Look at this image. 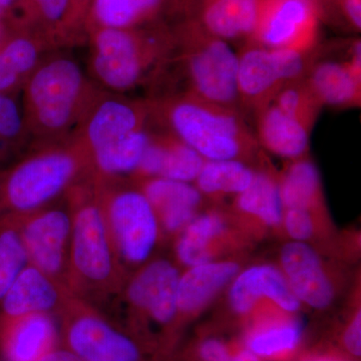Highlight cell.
Instances as JSON below:
<instances>
[{
  "label": "cell",
  "instance_id": "6da1fadb",
  "mask_svg": "<svg viewBox=\"0 0 361 361\" xmlns=\"http://www.w3.org/2000/svg\"><path fill=\"white\" fill-rule=\"evenodd\" d=\"M23 120L32 147L68 141L78 132L106 94L75 59L49 54L23 90Z\"/></svg>",
  "mask_w": 361,
  "mask_h": 361
},
{
  "label": "cell",
  "instance_id": "7a4b0ae2",
  "mask_svg": "<svg viewBox=\"0 0 361 361\" xmlns=\"http://www.w3.org/2000/svg\"><path fill=\"white\" fill-rule=\"evenodd\" d=\"M153 120L149 101H133L106 92L96 104L77 137L90 165L104 176L137 172L151 140Z\"/></svg>",
  "mask_w": 361,
  "mask_h": 361
},
{
  "label": "cell",
  "instance_id": "3957f363",
  "mask_svg": "<svg viewBox=\"0 0 361 361\" xmlns=\"http://www.w3.org/2000/svg\"><path fill=\"white\" fill-rule=\"evenodd\" d=\"M90 73L111 94L130 92L155 80L170 63L175 40L135 28L90 30Z\"/></svg>",
  "mask_w": 361,
  "mask_h": 361
},
{
  "label": "cell",
  "instance_id": "277c9868",
  "mask_svg": "<svg viewBox=\"0 0 361 361\" xmlns=\"http://www.w3.org/2000/svg\"><path fill=\"white\" fill-rule=\"evenodd\" d=\"M154 120L206 161L238 160L254 137L237 110L186 94L149 101Z\"/></svg>",
  "mask_w": 361,
  "mask_h": 361
},
{
  "label": "cell",
  "instance_id": "5b68a950",
  "mask_svg": "<svg viewBox=\"0 0 361 361\" xmlns=\"http://www.w3.org/2000/svg\"><path fill=\"white\" fill-rule=\"evenodd\" d=\"M32 148V154L0 173V212H35L70 189L90 166L77 137Z\"/></svg>",
  "mask_w": 361,
  "mask_h": 361
},
{
  "label": "cell",
  "instance_id": "8992f818",
  "mask_svg": "<svg viewBox=\"0 0 361 361\" xmlns=\"http://www.w3.org/2000/svg\"><path fill=\"white\" fill-rule=\"evenodd\" d=\"M175 42L173 61L182 66L189 96L207 103L237 110L238 54L228 42L205 30H193Z\"/></svg>",
  "mask_w": 361,
  "mask_h": 361
},
{
  "label": "cell",
  "instance_id": "52a82bcc",
  "mask_svg": "<svg viewBox=\"0 0 361 361\" xmlns=\"http://www.w3.org/2000/svg\"><path fill=\"white\" fill-rule=\"evenodd\" d=\"M78 192L71 193L78 202L71 217V265L82 281L104 285L115 275L116 262L103 204Z\"/></svg>",
  "mask_w": 361,
  "mask_h": 361
},
{
  "label": "cell",
  "instance_id": "ba28073f",
  "mask_svg": "<svg viewBox=\"0 0 361 361\" xmlns=\"http://www.w3.org/2000/svg\"><path fill=\"white\" fill-rule=\"evenodd\" d=\"M114 245L128 262H144L158 239V218L142 192L125 190L103 204Z\"/></svg>",
  "mask_w": 361,
  "mask_h": 361
},
{
  "label": "cell",
  "instance_id": "9c48e42d",
  "mask_svg": "<svg viewBox=\"0 0 361 361\" xmlns=\"http://www.w3.org/2000/svg\"><path fill=\"white\" fill-rule=\"evenodd\" d=\"M316 27L317 9L313 0H258L252 37L266 49L311 51Z\"/></svg>",
  "mask_w": 361,
  "mask_h": 361
},
{
  "label": "cell",
  "instance_id": "30bf717a",
  "mask_svg": "<svg viewBox=\"0 0 361 361\" xmlns=\"http://www.w3.org/2000/svg\"><path fill=\"white\" fill-rule=\"evenodd\" d=\"M71 234V217L66 211H44L27 220L20 235L30 264L51 278L61 275Z\"/></svg>",
  "mask_w": 361,
  "mask_h": 361
},
{
  "label": "cell",
  "instance_id": "8fae6325",
  "mask_svg": "<svg viewBox=\"0 0 361 361\" xmlns=\"http://www.w3.org/2000/svg\"><path fill=\"white\" fill-rule=\"evenodd\" d=\"M68 341L71 353L82 361H140L134 342L94 313L73 318Z\"/></svg>",
  "mask_w": 361,
  "mask_h": 361
},
{
  "label": "cell",
  "instance_id": "7c38bea8",
  "mask_svg": "<svg viewBox=\"0 0 361 361\" xmlns=\"http://www.w3.org/2000/svg\"><path fill=\"white\" fill-rule=\"evenodd\" d=\"M52 47L27 28L6 23L0 39V94L16 97Z\"/></svg>",
  "mask_w": 361,
  "mask_h": 361
},
{
  "label": "cell",
  "instance_id": "4fadbf2b",
  "mask_svg": "<svg viewBox=\"0 0 361 361\" xmlns=\"http://www.w3.org/2000/svg\"><path fill=\"white\" fill-rule=\"evenodd\" d=\"M287 283L299 301L323 310L334 300L331 282L323 270L317 253L303 242H292L281 252Z\"/></svg>",
  "mask_w": 361,
  "mask_h": 361
},
{
  "label": "cell",
  "instance_id": "5bb4252c",
  "mask_svg": "<svg viewBox=\"0 0 361 361\" xmlns=\"http://www.w3.org/2000/svg\"><path fill=\"white\" fill-rule=\"evenodd\" d=\"M240 104L261 111L272 103L285 82L283 73L273 49L255 44L238 54Z\"/></svg>",
  "mask_w": 361,
  "mask_h": 361
},
{
  "label": "cell",
  "instance_id": "9a60e30c",
  "mask_svg": "<svg viewBox=\"0 0 361 361\" xmlns=\"http://www.w3.org/2000/svg\"><path fill=\"white\" fill-rule=\"evenodd\" d=\"M179 280L174 265L165 260L156 261L132 280L128 297L133 305L148 312L157 322L168 323L178 311Z\"/></svg>",
  "mask_w": 361,
  "mask_h": 361
},
{
  "label": "cell",
  "instance_id": "2e32d148",
  "mask_svg": "<svg viewBox=\"0 0 361 361\" xmlns=\"http://www.w3.org/2000/svg\"><path fill=\"white\" fill-rule=\"evenodd\" d=\"M360 54L348 61H325L311 66L305 78L322 106H355L360 104Z\"/></svg>",
  "mask_w": 361,
  "mask_h": 361
},
{
  "label": "cell",
  "instance_id": "e0dca14e",
  "mask_svg": "<svg viewBox=\"0 0 361 361\" xmlns=\"http://www.w3.org/2000/svg\"><path fill=\"white\" fill-rule=\"evenodd\" d=\"M271 299L282 310L294 312L300 307L286 278L270 265L253 266L242 272L230 290V303L238 313L249 312L259 299Z\"/></svg>",
  "mask_w": 361,
  "mask_h": 361
},
{
  "label": "cell",
  "instance_id": "ac0fdd59",
  "mask_svg": "<svg viewBox=\"0 0 361 361\" xmlns=\"http://www.w3.org/2000/svg\"><path fill=\"white\" fill-rule=\"evenodd\" d=\"M61 300V291L52 278L30 264L21 271L1 299L2 310L6 322H11L26 315L49 313Z\"/></svg>",
  "mask_w": 361,
  "mask_h": 361
},
{
  "label": "cell",
  "instance_id": "d6986e66",
  "mask_svg": "<svg viewBox=\"0 0 361 361\" xmlns=\"http://www.w3.org/2000/svg\"><path fill=\"white\" fill-rule=\"evenodd\" d=\"M16 11L20 16L7 23L27 28L52 49L75 42L71 25V0H18L11 16Z\"/></svg>",
  "mask_w": 361,
  "mask_h": 361
},
{
  "label": "cell",
  "instance_id": "ffe728a7",
  "mask_svg": "<svg viewBox=\"0 0 361 361\" xmlns=\"http://www.w3.org/2000/svg\"><path fill=\"white\" fill-rule=\"evenodd\" d=\"M142 193L169 232L178 231L189 224L201 202V193L196 187L165 178H152Z\"/></svg>",
  "mask_w": 361,
  "mask_h": 361
},
{
  "label": "cell",
  "instance_id": "44dd1931",
  "mask_svg": "<svg viewBox=\"0 0 361 361\" xmlns=\"http://www.w3.org/2000/svg\"><path fill=\"white\" fill-rule=\"evenodd\" d=\"M56 327L47 313H37L7 322L4 353L8 361H39L51 353Z\"/></svg>",
  "mask_w": 361,
  "mask_h": 361
},
{
  "label": "cell",
  "instance_id": "7402d4cb",
  "mask_svg": "<svg viewBox=\"0 0 361 361\" xmlns=\"http://www.w3.org/2000/svg\"><path fill=\"white\" fill-rule=\"evenodd\" d=\"M310 132L274 104L259 111V139L275 155L287 159L300 158L310 147Z\"/></svg>",
  "mask_w": 361,
  "mask_h": 361
},
{
  "label": "cell",
  "instance_id": "603a6c76",
  "mask_svg": "<svg viewBox=\"0 0 361 361\" xmlns=\"http://www.w3.org/2000/svg\"><path fill=\"white\" fill-rule=\"evenodd\" d=\"M234 262H207L193 266L180 277L178 310L192 312L205 305L238 273Z\"/></svg>",
  "mask_w": 361,
  "mask_h": 361
},
{
  "label": "cell",
  "instance_id": "cb8c5ba5",
  "mask_svg": "<svg viewBox=\"0 0 361 361\" xmlns=\"http://www.w3.org/2000/svg\"><path fill=\"white\" fill-rule=\"evenodd\" d=\"M258 0H206L204 30L226 40L252 35L257 20Z\"/></svg>",
  "mask_w": 361,
  "mask_h": 361
},
{
  "label": "cell",
  "instance_id": "d4e9b609",
  "mask_svg": "<svg viewBox=\"0 0 361 361\" xmlns=\"http://www.w3.org/2000/svg\"><path fill=\"white\" fill-rule=\"evenodd\" d=\"M165 0H94L85 26L94 28H135L158 13Z\"/></svg>",
  "mask_w": 361,
  "mask_h": 361
},
{
  "label": "cell",
  "instance_id": "484cf974",
  "mask_svg": "<svg viewBox=\"0 0 361 361\" xmlns=\"http://www.w3.org/2000/svg\"><path fill=\"white\" fill-rule=\"evenodd\" d=\"M255 174L239 160L205 161L197 186L200 193L239 195L250 186Z\"/></svg>",
  "mask_w": 361,
  "mask_h": 361
},
{
  "label": "cell",
  "instance_id": "4316f807",
  "mask_svg": "<svg viewBox=\"0 0 361 361\" xmlns=\"http://www.w3.org/2000/svg\"><path fill=\"white\" fill-rule=\"evenodd\" d=\"M237 203L243 212L256 216L269 226L279 225L283 218L279 184L265 173L255 174L250 186L238 195Z\"/></svg>",
  "mask_w": 361,
  "mask_h": 361
},
{
  "label": "cell",
  "instance_id": "83f0119b",
  "mask_svg": "<svg viewBox=\"0 0 361 361\" xmlns=\"http://www.w3.org/2000/svg\"><path fill=\"white\" fill-rule=\"evenodd\" d=\"M157 135L161 147V171L157 178L185 183L196 180L205 159L168 130Z\"/></svg>",
  "mask_w": 361,
  "mask_h": 361
},
{
  "label": "cell",
  "instance_id": "f1b7e54d",
  "mask_svg": "<svg viewBox=\"0 0 361 361\" xmlns=\"http://www.w3.org/2000/svg\"><path fill=\"white\" fill-rule=\"evenodd\" d=\"M279 188L285 208L310 210L319 198V173L310 161H294Z\"/></svg>",
  "mask_w": 361,
  "mask_h": 361
},
{
  "label": "cell",
  "instance_id": "f546056e",
  "mask_svg": "<svg viewBox=\"0 0 361 361\" xmlns=\"http://www.w3.org/2000/svg\"><path fill=\"white\" fill-rule=\"evenodd\" d=\"M223 221L215 214H206L189 223L177 246L178 257L185 265L210 262L209 244L222 232Z\"/></svg>",
  "mask_w": 361,
  "mask_h": 361
},
{
  "label": "cell",
  "instance_id": "4dcf8cb0",
  "mask_svg": "<svg viewBox=\"0 0 361 361\" xmlns=\"http://www.w3.org/2000/svg\"><path fill=\"white\" fill-rule=\"evenodd\" d=\"M272 104L310 130L314 127L323 106L305 78L284 85Z\"/></svg>",
  "mask_w": 361,
  "mask_h": 361
},
{
  "label": "cell",
  "instance_id": "1f68e13d",
  "mask_svg": "<svg viewBox=\"0 0 361 361\" xmlns=\"http://www.w3.org/2000/svg\"><path fill=\"white\" fill-rule=\"evenodd\" d=\"M28 146L32 140L16 97L0 94V161Z\"/></svg>",
  "mask_w": 361,
  "mask_h": 361
},
{
  "label": "cell",
  "instance_id": "d6a6232c",
  "mask_svg": "<svg viewBox=\"0 0 361 361\" xmlns=\"http://www.w3.org/2000/svg\"><path fill=\"white\" fill-rule=\"evenodd\" d=\"M30 263L20 232L14 228L0 231V300Z\"/></svg>",
  "mask_w": 361,
  "mask_h": 361
},
{
  "label": "cell",
  "instance_id": "836d02e7",
  "mask_svg": "<svg viewBox=\"0 0 361 361\" xmlns=\"http://www.w3.org/2000/svg\"><path fill=\"white\" fill-rule=\"evenodd\" d=\"M300 327L296 324L281 325L261 332L250 341V348L256 355L269 356L289 350L300 338Z\"/></svg>",
  "mask_w": 361,
  "mask_h": 361
},
{
  "label": "cell",
  "instance_id": "e575fe53",
  "mask_svg": "<svg viewBox=\"0 0 361 361\" xmlns=\"http://www.w3.org/2000/svg\"><path fill=\"white\" fill-rule=\"evenodd\" d=\"M285 227L289 236L295 241L310 239L313 233V221L310 210L306 209H287Z\"/></svg>",
  "mask_w": 361,
  "mask_h": 361
},
{
  "label": "cell",
  "instance_id": "d590c367",
  "mask_svg": "<svg viewBox=\"0 0 361 361\" xmlns=\"http://www.w3.org/2000/svg\"><path fill=\"white\" fill-rule=\"evenodd\" d=\"M92 1L94 0H71V25L75 37L78 28L85 25L87 13Z\"/></svg>",
  "mask_w": 361,
  "mask_h": 361
},
{
  "label": "cell",
  "instance_id": "8d00e7d4",
  "mask_svg": "<svg viewBox=\"0 0 361 361\" xmlns=\"http://www.w3.org/2000/svg\"><path fill=\"white\" fill-rule=\"evenodd\" d=\"M346 348L351 353L360 356L361 353V314L358 311L355 319L349 325L345 336H344Z\"/></svg>",
  "mask_w": 361,
  "mask_h": 361
},
{
  "label": "cell",
  "instance_id": "74e56055",
  "mask_svg": "<svg viewBox=\"0 0 361 361\" xmlns=\"http://www.w3.org/2000/svg\"><path fill=\"white\" fill-rule=\"evenodd\" d=\"M201 355L205 361H232L220 341L210 339L202 344Z\"/></svg>",
  "mask_w": 361,
  "mask_h": 361
},
{
  "label": "cell",
  "instance_id": "f35d334b",
  "mask_svg": "<svg viewBox=\"0 0 361 361\" xmlns=\"http://www.w3.org/2000/svg\"><path fill=\"white\" fill-rule=\"evenodd\" d=\"M39 361H82L71 350H51Z\"/></svg>",
  "mask_w": 361,
  "mask_h": 361
},
{
  "label": "cell",
  "instance_id": "ab89813d",
  "mask_svg": "<svg viewBox=\"0 0 361 361\" xmlns=\"http://www.w3.org/2000/svg\"><path fill=\"white\" fill-rule=\"evenodd\" d=\"M18 0H0V21H6L11 16Z\"/></svg>",
  "mask_w": 361,
  "mask_h": 361
},
{
  "label": "cell",
  "instance_id": "60d3db41",
  "mask_svg": "<svg viewBox=\"0 0 361 361\" xmlns=\"http://www.w3.org/2000/svg\"><path fill=\"white\" fill-rule=\"evenodd\" d=\"M232 361H259L257 355L250 350H244L235 357Z\"/></svg>",
  "mask_w": 361,
  "mask_h": 361
},
{
  "label": "cell",
  "instance_id": "b9f144b4",
  "mask_svg": "<svg viewBox=\"0 0 361 361\" xmlns=\"http://www.w3.org/2000/svg\"><path fill=\"white\" fill-rule=\"evenodd\" d=\"M4 30H6V23L4 21H0V39L4 35Z\"/></svg>",
  "mask_w": 361,
  "mask_h": 361
}]
</instances>
